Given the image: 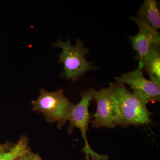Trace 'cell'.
<instances>
[{
	"label": "cell",
	"mask_w": 160,
	"mask_h": 160,
	"mask_svg": "<svg viewBox=\"0 0 160 160\" xmlns=\"http://www.w3.org/2000/svg\"><path fill=\"white\" fill-rule=\"evenodd\" d=\"M113 98L118 109V125L128 126L148 125L151 122L152 113L147 105L149 100L145 95L138 91L131 92L124 85L112 83Z\"/></svg>",
	"instance_id": "obj_1"
},
{
	"label": "cell",
	"mask_w": 160,
	"mask_h": 160,
	"mask_svg": "<svg viewBox=\"0 0 160 160\" xmlns=\"http://www.w3.org/2000/svg\"><path fill=\"white\" fill-rule=\"evenodd\" d=\"M93 91L94 89H91L83 92L81 94V101L77 105L69 101L62 118L58 122V127L60 129L66 122L69 121L70 123L68 129L69 133L72 132L74 127L79 129L82 132V136L85 141V146L82 151L86 154L91 156L92 158L97 157L101 160H109L108 156L98 154L92 149L86 137L89 123L91 122L89 107L90 102L93 98Z\"/></svg>",
	"instance_id": "obj_2"
},
{
	"label": "cell",
	"mask_w": 160,
	"mask_h": 160,
	"mask_svg": "<svg viewBox=\"0 0 160 160\" xmlns=\"http://www.w3.org/2000/svg\"><path fill=\"white\" fill-rule=\"evenodd\" d=\"M52 46L62 49L58 61L64 65V70L61 75L62 77L77 81L86 72L97 69L93 66V62L86 59V56L89 53V49L84 47L83 42L79 39H77L74 46H72L69 39L66 42L59 39L56 43H52Z\"/></svg>",
	"instance_id": "obj_3"
},
{
	"label": "cell",
	"mask_w": 160,
	"mask_h": 160,
	"mask_svg": "<svg viewBox=\"0 0 160 160\" xmlns=\"http://www.w3.org/2000/svg\"><path fill=\"white\" fill-rule=\"evenodd\" d=\"M112 88L111 83L108 88L93 91L97 108L93 115L94 119L91 121L93 127L114 128L118 125L119 112L113 98Z\"/></svg>",
	"instance_id": "obj_4"
},
{
	"label": "cell",
	"mask_w": 160,
	"mask_h": 160,
	"mask_svg": "<svg viewBox=\"0 0 160 160\" xmlns=\"http://www.w3.org/2000/svg\"><path fill=\"white\" fill-rule=\"evenodd\" d=\"M69 101L62 89L49 92L42 89L37 99L32 101V104L33 110L42 113L46 120L52 123L58 122L62 118Z\"/></svg>",
	"instance_id": "obj_5"
},
{
	"label": "cell",
	"mask_w": 160,
	"mask_h": 160,
	"mask_svg": "<svg viewBox=\"0 0 160 160\" xmlns=\"http://www.w3.org/2000/svg\"><path fill=\"white\" fill-rule=\"evenodd\" d=\"M138 26L139 31L133 36L128 37L131 41L132 48L138 52L139 62L147 54L152 45H160V32L149 26L142 18L140 17H130Z\"/></svg>",
	"instance_id": "obj_6"
},
{
	"label": "cell",
	"mask_w": 160,
	"mask_h": 160,
	"mask_svg": "<svg viewBox=\"0 0 160 160\" xmlns=\"http://www.w3.org/2000/svg\"><path fill=\"white\" fill-rule=\"evenodd\" d=\"M117 84L129 85L133 91H138L145 95L149 102L152 103L160 101V86L146 79L142 69L138 68L133 71L122 73L116 78Z\"/></svg>",
	"instance_id": "obj_7"
},
{
	"label": "cell",
	"mask_w": 160,
	"mask_h": 160,
	"mask_svg": "<svg viewBox=\"0 0 160 160\" xmlns=\"http://www.w3.org/2000/svg\"><path fill=\"white\" fill-rule=\"evenodd\" d=\"M139 69H144L149 73L151 82L160 85V45L154 44L139 63Z\"/></svg>",
	"instance_id": "obj_8"
},
{
	"label": "cell",
	"mask_w": 160,
	"mask_h": 160,
	"mask_svg": "<svg viewBox=\"0 0 160 160\" xmlns=\"http://www.w3.org/2000/svg\"><path fill=\"white\" fill-rule=\"evenodd\" d=\"M138 15L153 29L157 31L160 29V11L158 2L155 0H145Z\"/></svg>",
	"instance_id": "obj_9"
},
{
	"label": "cell",
	"mask_w": 160,
	"mask_h": 160,
	"mask_svg": "<svg viewBox=\"0 0 160 160\" xmlns=\"http://www.w3.org/2000/svg\"><path fill=\"white\" fill-rule=\"evenodd\" d=\"M28 144V138L22 137L14 146L0 151V160H14L23 155L30 150Z\"/></svg>",
	"instance_id": "obj_10"
},
{
	"label": "cell",
	"mask_w": 160,
	"mask_h": 160,
	"mask_svg": "<svg viewBox=\"0 0 160 160\" xmlns=\"http://www.w3.org/2000/svg\"><path fill=\"white\" fill-rule=\"evenodd\" d=\"M32 153L30 150L26 152V153L18 158L14 160H33Z\"/></svg>",
	"instance_id": "obj_11"
},
{
	"label": "cell",
	"mask_w": 160,
	"mask_h": 160,
	"mask_svg": "<svg viewBox=\"0 0 160 160\" xmlns=\"http://www.w3.org/2000/svg\"><path fill=\"white\" fill-rule=\"evenodd\" d=\"M32 158H33V160H42L38 154L34 153L32 154Z\"/></svg>",
	"instance_id": "obj_12"
},
{
	"label": "cell",
	"mask_w": 160,
	"mask_h": 160,
	"mask_svg": "<svg viewBox=\"0 0 160 160\" xmlns=\"http://www.w3.org/2000/svg\"><path fill=\"white\" fill-rule=\"evenodd\" d=\"M86 160H101L100 158L97 157H94L90 159V155L89 154H86Z\"/></svg>",
	"instance_id": "obj_13"
},
{
	"label": "cell",
	"mask_w": 160,
	"mask_h": 160,
	"mask_svg": "<svg viewBox=\"0 0 160 160\" xmlns=\"http://www.w3.org/2000/svg\"><path fill=\"white\" fill-rule=\"evenodd\" d=\"M5 148H3V147H0V151H1V150H3V149H5Z\"/></svg>",
	"instance_id": "obj_14"
}]
</instances>
